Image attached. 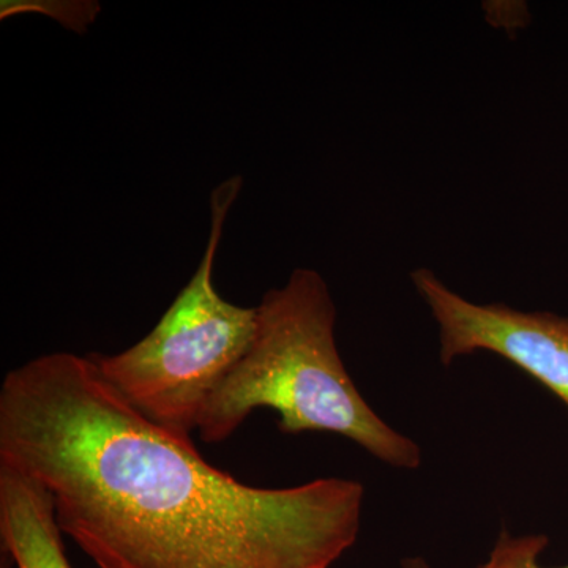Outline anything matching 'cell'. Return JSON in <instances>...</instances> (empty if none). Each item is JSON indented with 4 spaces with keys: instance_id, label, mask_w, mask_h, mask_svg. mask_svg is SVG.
I'll list each match as a JSON object with an SVG mask.
<instances>
[{
    "instance_id": "obj_1",
    "label": "cell",
    "mask_w": 568,
    "mask_h": 568,
    "mask_svg": "<svg viewBox=\"0 0 568 568\" xmlns=\"http://www.w3.org/2000/svg\"><path fill=\"white\" fill-rule=\"evenodd\" d=\"M0 465L50 491L63 536L99 568H331L361 532V481L242 484L141 416L92 355L7 373Z\"/></svg>"
},
{
    "instance_id": "obj_2",
    "label": "cell",
    "mask_w": 568,
    "mask_h": 568,
    "mask_svg": "<svg viewBox=\"0 0 568 568\" xmlns=\"http://www.w3.org/2000/svg\"><path fill=\"white\" fill-rule=\"evenodd\" d=\"M244 357L205 403L196 432L223 443L256 409L275 410L286 435L335 433L384 465L416 469L420 447L377 416L355 387L336 346V308L323 276L297 268L256 306Z\"/></svg>"
},
{
    "instance_id": "obj_3",
    "label": "cell",
    "mask_w": 568,
    "mask_h": 568,
    "mask_svg": "<svg viewBox=\"0 0 568 568\" xmlns=\"http://www.w3.org/2000/svg\"><path fill=\"white\" fill-rule=\"evenodd\" d=\"M241 178L220 183L211 196V234L203 260L151 334L121 354L92 355L103 379L152 424L190 439L205 403L244 357L257 312L224 301L213 265Z\"/></svg>"
},
{
    "instance_id": "obj_4",
    "label": "cell",
    "mask_w": 568,
    "mask_h": 568,
    "mask_svg": "<svg viewBox=\"0 0 568 568\" xmlns=\"http://www.w3.org/2000/svg\"><path fill=\"white\" fill-rule=\"evenodd\" d=\"M410 278L439 328L444 365L480 351L500 355L558 396L568 410V317L474 304L428 268H417Z\"/></svg>"
},
{
    "instance_id": "obj_5",
    "label": "cell",
    "mask_w": 568,
    "mask_h": 568,
    "mask_svg": "<svg viewBox=\"0 0 568 568\" xmlns=\"http://www.w3.org/2000/svg\"><path fill=\"white\" fill-rule=\"evenodd\" d=\"M50 491L0 465V547L17 568H71Z\"/></svg>"
},
{
    "instance_id": "obj_6",
    "label": "cell",
    "mask_w": 568,
    "mask_h": 568,
    "mask_svg": "<svg viewBox=\"0 0 568 568\" xmlns=\"http://www.w3.org/2000/svg\"><path fill=\"white\" fill-rule=\"evenodd\" d=\"M548 547L547 536H511L504 529L487 562L478 568H568L541 566L540 556ZM403 568H429L420 558L403 560Z\"/></svg>"
},
{
    "instance_id": "obj_7",
    "label": "cell",
    "mask_w": 568,
    "mask_h": 568,
    "mask_svg": "<svg viewBox=\"0 0 568 568\" xmlns=\"http://www.w3.org/2000/svg\"><path fill=\"white\" fill-rule=\"evenodd\" d=\"M24 11L47 14L67 29L81 33L88 31L89 26L95 21L100 6L89 0H3L0 18L6 20Z\"/></svg>"
},
{
    "instance_id": "obj_8",
    "label": "cell",
    "mask_w": 568,
    "mask_h": 568,
    "mask_svg": "<svg viewBox=\"0 0 568 568\" xmlns=\"http://www.w3.org/2000/svg\"><path fill=\"white\" fill-rule=\"evenodd\" d=\"M0 568H17L6 551H0Z\"/></svg>"
}]
</instances>
